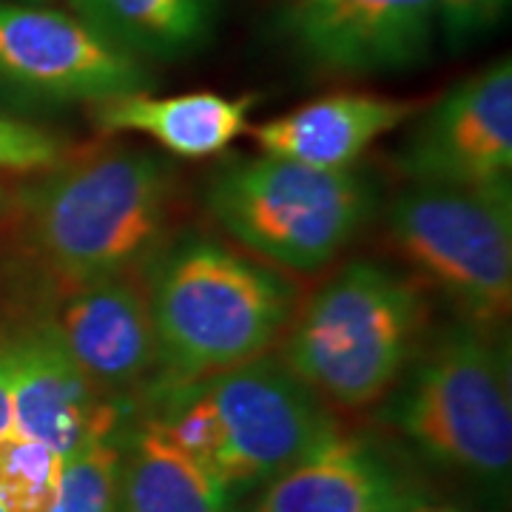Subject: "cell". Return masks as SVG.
<instances>
[{
  "instance_id": "1",
  "label": "cell",
  "mask_w": 512,
  "mask_h": 512,
  "mask_svg": "<svg viewBox=\"0 0 512 512\" xmlns=\"http://www.w3.org/2000/svg\"><path fill=\"white\" fill-rule=\"evenodd\" d=\"M20 191L29 248L60 288L143 276L174 220L171 163L143 148L66 154Z\"/></svg>"
},
{
  "instance_id": "2",
  "label": "cell",
  "mask_w": 512,
  "mask_h": 512,
  "mask_svg": "<svg viewBox=\"0 0 512 512\" xmlns=\"http://www.w3.org/2000/svg\"><path fill=\"white\" fill-rule=\"evenodd\" d=\"M379 419L444 476L504 504L512 476L510 356L495 330L458 319L410 362Z\"/></svg>"
},
{
  "instance_id": "3",
  "label": "cell",
  "mask_w": 512,
  "mask_h": 512,
  "mask_svg": "<svg viewBox=\"0 0 512 512\" xmlns=\"http://www.w3.org/2000/svg\"><path fill=\"white\" fill-rule=\"evenodd\" d=\"M143 288L165 379H202L265 356L293 316L285 276L205 234L168 239Z\"/></svg>"
},
{
  "instance_id": "4",
  "label": "cell",
  "mask_w": 512,
  "mask_h": 512,
  "mask_svg": "<svg viewBox=\"0 0 512 512\" xmlns=\"http://www.w3.org/2000/svg\"><path fill=\"white\" fill-rule=\"evenodd\" d=\"M424 328L419 279L376 259H353L291 316L279 359L325 404L362 410L407 373Z\"/></svg>"
},
{
  "instance_id": "5",
  "label": "cell",
  "mask_w": 512,
  "mask_h": 512,
  "mask_svg": "<svg viewBox=\"0 0 512 512\" xmlns=\"http://www.w3.org/2000/svg\"><path fill=\"white\" fill-rule=\"evenodd\" d=\"M205 205L222 231L259 259L316 274L365 231L379 194L356 168L322 171L259 154L222 165Z\"/></svg>"
},
{
  "instance_id": "6",
  "label": "cell",
  "mask_w": 512,
  "mask_h": 512,
  "mask_svg": "<svg viewBox=\"0 0 512 512\" xmlns=\"http://www.w3.org/2000/svg\"><path fill=\"white\" fill-rule=\"evenodd\" d=\"M387 237L458 319L498 333L512 305L510 180L410 183L387 211Z\"/></svg>"
},
{
  "instance_id": "7",
  "label": "cell",
  "mask_w": 512,
  "mask_h": 512,
  "mask_svg": "<svg viewBox=\"0 0 512 512\" xmlns=\"http://www.w3.org/2000/svg\"><path fill=\"white\" fill-rule=\"evenodd\" d=\"M222 427V493L251 498L342 433L330 407L274 356L202 376Z\"/></svg>"
},
{
  "instance_id": "8",
  "label": "cell",
  "mask_w": 512,
  "mask_h": 512,
  "mask_svg": "<svg viewBox=\"0 0 512 512\" xmlns=\"http://www.w3.org/2000/svg\"><path fill=\"white\" fill-rule=\"evenodd\" d=\"M154 74L74 12L0 0V89L40 103L148 92Z\"/></svg>"
},
{
  "instance_id": "9",
  "label": "cell",
  "mask_w": 512,
  "mask_h": 512,
  "mask_svg": "<svg viewBox=\"0 0 512 512\" xmlns=\"http://www.w3.org/2000/svg\"><path fill=\"white\" fill-rule=\"evenodd\" d=\"M410 183L487 185L512 171V60L470 74L419 120L399 151Z\"/></svg>"
},
{
  "instance_id": "10",
  "label": "cell",
  "mask_w": 512,
  "mask_h": 512,
  "mask_svg": "<svg viewBox=\"0 0 512 512\" xmlns=\"http://www.w3.org/2000/svg\"><path fill=\"white\" fill-rule=\"evenodd\" d=\"M46 325L111 402L134 407L148 384L163 376L146 288L137 276L63 288Z\"/></svg>"
},
{
  "instance_id": "11",
  "label": "cell",
  "mask_w": 512,
  "mask_h": 512,
  "mask_svg": "<svg viewBox=\"0 0 512 512\" xmlns=\"http://www.w3.org/2000/svg\"><path fill=\"white\" fill-rule=\"evenodd\" d=\"M285 32L319 69L402 72L430 55L439 0H291Z\"/></svg>"
},
{
  "instance_id": "12",
  "label": "cell",
  "mask_w": 512,
  "mask_h": 512,
  "mask_svg": "<svg viewBox=\"0 0 512 512\" xmlns=\"http://www.w3.org/2000/svg\"><path fill=\"white\" fill-rule=\"evenodd\" d=\"M12 379V427L66 458L114 436L131 407L106 399L46 322L6 339Z\"/></svg>"
},
{
  "instance_id": "13",
  "label": "cell",
  "mask_w": 512,
  "mask_h": 512,
  "mask_svg": "<svg viewBox=\"0 0 512 512\" xmlns=\"http://www.w3.org/2000/svg\"><path fill=\"white\" fill-rule=\"evenodd\" d=\"M424 495L416 473L387 444L336 433L256 490L245 512H404Z\"/></svg>"
},
{
  "instance_id": "14",
  "label": "cell",
  "mask_w": 512,
  "mask_h": 512,
  "mask_svg": "<svg viewBox=\"0 0 512 512\" xmlns=\"http://www.w3.org/2000/svg\"><path fill=\"white\" fill-rule=\"evenodd\" d=\"M419 111L421 106L413 100L370 92H333L248 128V134L259 146V154L322 171H345L359 163V157L379 137L413 120Z\"/></svg>"
},
{
  "instance_id": "15",
  "label": "cell",
  "mask_w": 512,
  "mask_h": 512,
  "mask_svg": "<svg viewBox=\"0 0 512 512\" xmlns=\"http://www.w3.org/2000/svg\"><path fill=\"white\" fill-rule=\"evenodd\" d=\"M251 109V94L225 97L217 92H191L157 97L151 92H131L92 103V120L103 134H143L168 154L205 160L248 134Z\"/></svg>"
},
{
  "instance_id": "16",
  "label": "cell",
  "mask_w": 512,
  "mask_h": 512,
  "mask_svg": "<svg viewBox=\"0 0 512 512\" xmlns=\"http://www.w3.org/2000/svg\"><path fill=\"white\" fill-rule=\"evenodd\" d=\"M117 444L120 512H231L220 484L134 410Z\"/></svg>"
},
{
  "instance_id": "17",
  "label": "cell",
  "mask_w": 512,
  "mask_h": 512,
  "mask_svg": "<svg viewBox=\"0 0 512 512\" xmlns=\"http://www.w3.org/2000/svg\"><path fill=\"white\" fill-rule=\"evenodd\" d=\"M94 32L137 60H183L211 37L222 0H69Z\"/></svg>"
},
{
  "instance_id": "18",
  "label": "cell",
  "mask_w": 512,
  "mask_h": 512,
  "mask_svg": "<svg viewBox=\"0 0 512 512\" xmlns=\"http://www.w3.org/2000/svg\"><path fill=\"white\" fill-rule=\"evenodd\" d=\"M60 464L52 447L18 433L0 436V510L49 512L60 481Z\"/></svg>"
},
{
  "instance_id": "19",
  "label": "cell",
  "mask_w": 512,
  "mask_h": 512,
  "mask_svg": "<svg viewBox=\"0 0 512 512\" xmlns=\"http://www.w3.org/2000/svg\"><path fill=\"white\" fill-rule=\"evenodd\" d=\"M49 512H120V444L117 433L63 458Z\"/></svg>"
},
{
  "instance_id": "20",
  "label": "cell",
  "mask_w": 512,
  "mask_h": 512,
  "mask_svg": "<svg viewBox=\"0 0 512 512\" xmlns=\"http://www.w3.org/2000/svg\"><path fill=\"white\" fill-rule=\"evenodd\" d=\"M66 154V143L52 131L0 117V168L43 171L63 160Z\"/></svg>"
},
{
  "instance_id": "21",
  "label": "cell",
  "mask_w": 512,
  "mask_h": 512,
  "mask_svg": "<svg viewBox=\"0 0 512 512\" xmlns=\"http://www.w3.org/2000/svg\"><path fill=\"white\" fill-rule=\"evenodd\" d=\"M510 0H439V32L450 49L473 43L490 32Z\"/></svg>"
},
{
  "instance_id": "22",
  "label": "cell",
  "mask_w": 512,
  "mask_h": 512,
  "mask_svg": "<svg viewBox=\"0 0 512 512\" xmlns=\"http://www.w3.org/2000/svg\"><path fill=\"white\" fill-rule=\"evenodd\" d=\"M12 430V379H9V350L0 342V436Z\"/></svg>"
},
{
  "instance_id": "23",
  "label": "cell",
  "mask_w": 512,
  "mask_h": 512,
  "mask_svg": "<svg viewBox=\"0 0 512 512\" xmlns=\"http://www.w3.org/2000/svg\"><path fill=\"white\" fill-rule=\"evenodd\" d=\"M404 512H467L458 504H450V501H433V498H419L416 504H410Z\"/></svg>"
},
{
  "instance_id": "24",
  "label": "cell",
  "mask_w": 512,
  "mask_h": 512,
  "mask_svg": "<svg viewBox=\"0 0 512 512\" xmlns=\"http://www.w3.org/2000/svg\"><path fill=\"white\" fill-rule=\"evenodd\" d=\"M0 194H3V188H0Z\"/></svg>"
},
{
  "instance_id": "25",
  "label": "cell",
  "mask_w": 512,
  "mask_h": 512,
  "mask_svg": "<svg viewBox=\"0 0 512 512\" xmlns=\"http://www.w3.org/2000/svg\"><path fill=\"white\" fill-rule=\"evenodd\" d=\"M0 512H3V510H0Z\"/></svg>"
}]
</instances>
